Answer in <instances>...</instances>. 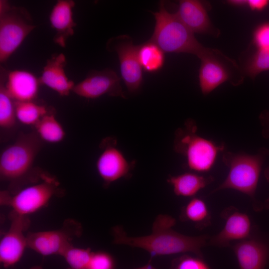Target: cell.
Wrapping results in <instances>:
<instances>
[{
    "mask_svg": "<svg viewBox=\"0 0 269 269\" xmlns=\"http://www.w3.org/2000/svg\"><path fill=\"white\" fill-rule=\"evenodd\" d=\"M259 119L262 127V135L264 138L269 139V111H263Z\"/></svg>",
    "mask_w": 269,
    "mask_h": 269,
    "instance_id": "31",
    "label": "cell"
},
{
    "mask_svg": "<svg viewBox=\"0 0 269 269\" xmlns=\"http://www.w3.org/2000/svg\"><path fill=\"white\" fill-rule=\"evenodd\" d=\"M36 26L26 8L0 0V63L7 61Z\"/></svg>",
    "mask_w": 269,
    "mask_h": 269,
    "instance_id": "6",
    "label": "cell"
},
{
    "mask_svg": "<svg viewBox=\"0 0 269 269\" xmlns=\"http://www.w3.org/2000/svg\"><path fill=\"white\" fill-rule=\"evenodd\" d=\"M92 253L90 248H77L71 244L60 256L64 258L71 269H88Z\"/></svg>",
    "mask_w": 269,
    "mask_h": 269,
    "instance_id": "26",
    "label": "cell"
},
{
    "mask_svg": "<svg viewBox=\"0 0 269 269\" xmlns=\"http://www.w3.org/2000/svg\"><path fill=\"white\" fill-rule=\"evenodd\" d=\"M225 224L222 230L210 239V245L217 247L230 246L233 241H241L251 236V221L249 216L235 208H229L223 212Z\"/></svg>",
    "mask_w": 269,
    "mask_h": 269,
    "instance_id": "14",
    "label": "cell"
},
{
    "mask_svg": "<svg viewBox=\"0 0 269 269\" xmlns=\"http://www.w3.org/2000/svg\"><path fill=\"white\" fill-rule=\"evenodd\" d=\"M199 71V83L202 93L207 95L223 83L232 80L227 62L231 59L219 50L211 49L202 57Z\"/></svg>",
    "mask_w": 269,
    "mask_h": 269,
    "instance_id": "13",
    "label": "cell"
},
{
    "mask_svg": "<svg viewBox=\"0 0 269 269\" xmlns=\"http://www.w3.org/2000/svg\"><path fill=\"white\" fill-rule=\"evenodd\" d=\"M80 223L72 219L64 221L60 229L38 232H29L26 234L27 247L47 256L61 255L72 244V241L82 234Z\"/></svg>",
    "mask_w": 269,
    "mask_h": 269,
    "instance_id": "8",
    "label": "cell"
},
{
    "mask_svg": "<svg viewBox=\"0 0 269 269\" xmlns=\"http://www.w3.org/2000/svg\"><path fill=\"white\" fill-rule=\"evenodd\" d=\"M269 156V149L260 148L254 154L244 152L224 151L222 161L229 169L224 181L211 193L226 189L237 190L255 200L262 167Z\"/></svg>",
    "mask_w": 269,
    "mask_h": 269,
    "instance_id": "5",
    "label": "cell"
},
{
    "mask_svg": "<svg viewBox=\"0 0 269 269\" xmlns=\"http://www.w3.org/2000/svg\"><path fill=\"white\" fill-rule=\"evenodd\" d=\"M70 269V268H68V269Z\"/></svg>",
    "mask_w": 269,
    "mask_h": 269,
    "instance_id": "38",
    "label": "cell"
},
{
    "mask_svg": "<svg viewBox=\"0 0 269 269\" xmlns=\"http://www.w3.org/2000/svg\"><path fill=\"white\" fill-rule=\"evenodd\" d=\"M180 220L194 223L198 228L207 227L211 223V215L205 202L200 198L193 197L181 210Z\"/></svg>",
    "mask_w": 269,
    "mask_h": 269,
    "instance_id": "23",
    "label": "cell"
},
{
    "mask_svg": "<svg viewBox=\"0 0 269 269\" xmlns=\"http://www.w3.org/2000/svg\"><path fill=\"white\" fill-rule=\"evenodd\" d=\"M240 269H265L269 246L262 239L250 237L232 246Z\"/></svg>",
    "mask_w": 269,
    "mask_h": 269,
    "instance_id": "16",
    "label": "cell"
},
{
    "mask_svg": "<svg viewBox=\"0 0 269 269\" xmlns=\"http://www.w3.org/2000/svg\"><path fill=\"white\" fill-rule=\"evenodd\" d=\"M175 224L176 220L172 216L158 215L153 223L152 233L138 237L128 236L122 227L115 226L112 229L113 243L143 249L151 258L185 253H192L203 258L201 249L205 246L208 237L206 235L189 236L180 234L172 229Z\"/></svg>",
    "mask_w": 269,
    "mask_h": 269,
    "instance_id": "1",
    "label": "cell"
},
{
    "mask_svg": "<svg viewBox=\"0 0 269 269\" xmlns=\"http://www.w3.org/2000/svg\"><path fill=\"white\" fill-rule=\"evenodd\" d=\"M264 173L266 180L269 182V165L265 169Z\"/></svg>",
    "mask_w": 269,
    "mask_h": 269,
    "instance_id": "36",
    "label": "cell"
},
{
    "mask_svg": "<svg viewBox=\"0 0 269 269\" xmlns=\"http://www.w3.org/2000/svg\"><path fill=\"white\" fill-rule=\"evenodd\" d=\"M35 132L43 141L50 143L62 141L66 133L52 111L44 116L34 126Z\"/></svg>",
    "mask_w": 269,
    "mask_h": 269,
    "instance_id": "22",
    "label": "cell"
},
{
    "mask_svg": "<svg viewBox=\"0 0 269 269\" xmlns=\"http://www.w3.org/2000/svg\"><path fill=\"white\" fill-rule=\"evenodd\" d=\"M264 209H269V197L264 202L257 205L256 210H262Z\"/></svg>",
    "mask_w": 269,
    "mask_h": 269,
    "instance_id": "34",
    "label": "cell"
},
{
    "mask_svg": "<svg viewBox=\"0 0 269 269\" xmlns=\"http://www.w3.org/2000/svg\"><path fill=\"white\" fill-rule=\"evenodd\" d=\"M269 70V49H257L246 62L244 71L251 78Z\"/></svg>",
    "mask_w": 269,
    "mask_h": 269,
    "instance_id": "27",
    "label": "cell"
},
{
    "mask_svg": "<svg viewBox=\"0 0 269 269\" xmlns=\"http://www.w3.org/2000/svg\"><path fill=\"white\" fill-rule=\"evenodd\" d=\"M15 101L7 93L3 79L0 77V127L10 129L16 121Z\"/></svg>",
    "mask_w": 269,
    "mask_h": 269,
    "instance_id": "25",
    "label": "cell"
},
{
    "mask_svg": "<svg viewBox=\"0 0 269 269\" xmlns=\"http://www.w3.org/2000/svg\"><path fill=\"white\" fill-rule=\"evenodd\" d=\"M214 178L194 172H186L177 175H169L167 182L178 196L191 197L212 182Z\"/></svg>",
    "mask_w": 269,
    "mask_h": 269,
    "instance_id": "20",
    "label": "cell"
},
{
    "mask_svg": "<svg viewBox=\"0 0 269 269\" xmlns=\"http://www.w3.org/2000/svg\"><path fill=\"white\" fill-rule=\"evenodd\" d=\"M138 45L133 44L132 38L123 35L110 39L107 49L115 51L119 58L122 79L128 91L137 92L143 83L142 69L137 57Z\"/></svg>",
    "mask_w": 269,
    "mask_h": 269,
    "instance_id": "9",
    "label": "cell"
},
{
    "mask_svg": "<svg viewBox=\"0 0 269 269\" xmlns=\"http://www.w3.org/2000/svg\"><path fill=\"white\" fill-rule=\"evenodd\" d=\"M269 4L268 0H247V5L254 11H260L265 9Z\"/></svg>",
    "mask_w": 269,
    "mask_h": 269,
    "instance_id": "32",
    "label": "cell"
},
{
    "mask_svg": "<svg viewBox=\"0 0 269 269\" xmlns=\"http://www.w3.org/2000/svg\"><path fill=\"white\" fill-rule=\"evenodd\" d=\"M66 64L64 54L52 55L47 60L39 78L41 85L46 86L61 96H68L75 84L66 76L64 70Z\"/></svg>",
    "mask_w": 269,
    "mask_h": 269,
    "instance_id": "18",
    "label": "cell"
},
{
    "mask_svg": "<svg viewBox=\"0 0 269 269\" xmlns=\"http://www.w3.org/2000/svg\"><path fill=\"white\" fill-rule=\"evenodd\" d=\"M62 195L58 181L46 174L41 182L23 187L14 194L1 191L0 203L18 214L28 216L46 206L53 197Z\"/></svg>",
    "mask_w": 269,
    "mask_h": 269,
    "instance_id": "7",
    "label": "cell"
},
{
    "mask_svg": "<svg viewBox=\"0 0 269 269\" xmlns=\"http://www.w3.org/2000/svg\"><path fill=\"white\" fill-rule=\"evenodd\" d=\"M102 151L96 163L97 172L105 187L130 175L133 163L130 162L117 146L112 138L105 139L101 143Z\"/></svg>",
    "mask_w": 269,
    "mask_h": 269,
    "instance_id": "12",
    "label": "cell"
},
{
    "mask_svg": "<svg viewBox=\"0 0 269 269\" xmlns=\"http://www.w3.org/2000/svg\"><path fill=\"white\" fill-rule=\"evenodd\" d=\"M0 75L7 93L15 102L34 101L37 97L41 84L39 78L32 73L22 70L7 71L1 67Z\"/></svg>",
    "mask_w": 269,
    "mask_h": 269,
    "instance_id": "15",
    "label": "cell"
},
{
    "mask_svg": "<svg viewBox=\"0 0 269 269\" xmlns=\"http://www.w3.org/2000/svg\"><path fill=\"white\" fill-rule=\"evenodd\" d=\"M30 269H43L41 266H35L31 267Z\"/></svg>",
    "mask_w": 269,
    "mask_h": 269,
    "instance_id": "37",
    "label": "cell"
},
{
    "mask_svg": "<svg viewBox=\"0 0 269 269\" xmlns=\"http://www.w3.org/2000/svg\"><path fill=\"white\" fill-rule=\"evenodd\" d=\"M155 24L149 40L164 52L187 53L199 58L207 54L211 48L204 47L179 19L175 13L168 12L163 1L159 3L158 11L153 12Z\"/></svg>",
    "mask_w": 269,
    "mask_h": 269,
    "instance_id": "3",
    "label": "cell"
},
{
    "mask_svg": "<svg viewBox=\"0 0 269 269\" xmlns=\"http://www.w3.org/2000/svg\"><path fill=\"white\" fill-rule=\"evenodd\" d=\"M72 92L89 99H97L104 95L126 98L121 85V78L111 69L91 71L84 80L75 85Z\"/></svg>",
    "mask_w": 269,
    "mask_h": 269,
    "instance_id": "11",
    "label": "cell"
},
{
    "mask_svg": "<svg viewBox=\"0 0 269 269\" xmlns=\"http://www.w3.org/2000/svg\"><path fill=\"white\" fill-rule=\"evenodd\" d=\"M42 140L35 132L20 134L14 143L5 147L0 156V177L9 184L10 194L22 189L30 179L34 160L40 151Z\"/></svg>",
    "mask_w": 269,
    "mask_h": 269,
    "instance_id": "2",
    "label": "cell"
},
{
    "mask_svg": "<svg viewBox=\"0 0 269 269\" xmlns=\"http://www.w3.org/2000/svg\"><path fill=\"white\" fill-rule=\"evenodd\" d=\"M135 269H158L155 267H154V266H153L150 262L148 263L147 264L143 266H141V267H138V268H137Z\"/></svg>",
    "mask_w": 269,
    "mask_h": 269,
    "instance_id": "35",
    "label": "cell"
},
{
    "mask_svg": "<svg viewBox=\"0 0 269 269\" xmlns=\"http://www.w3.org/2000/svg\"><path fill=\"white\" fill-rule=\"evenodd\" d=\"M137 57L142 70L150 73L160 70L165 61L164 52L149 40L138 45Z\"/></svg>",
    "mask_w": 269,
    "mask_h": 269,
    "instance_id": "21",
    "label": "cell"
},
{
    "mask_svg": "<svg viewBox=\"0 0 269 269\" xmlns=\"http://www.w3.org/2000/svg\"><path fill=\"white\" fill-rule=\"evenodd\" d=\"M253 42L257 49H269V22L256 28L253 33Z\"/></svg>",
    "mask_w": 269,
    "mask_h": 269,
    "instance_id": "30",
    "label": "cell"
},
{
    "mask_svg": "<svg viewBox=\"0 0 269 269\" xmlns=\"http://www.w3.org/2000/svg\"><path fill=\"white\" fill-rule=\"evenodd\" d=\"M169 269H211L202 257L183 255L174 259Z\"/></svg>",
    "mask_w": 269,
    "mask_h": 269,
    "instance_id": "28",
    "label": "cell"
},
{
    "mask_svg": "<svg viewBox=\"0 0 269 269\" xmlns=\"http://www.w3.org/2000/svg\"><path fill=\"white\" fill-rule=\"evenodd\" d=\"M115 261L112 255L107 252H93L88 269H114Z\"/></svg>",
    "mask_w": 269,
    "mask_h": 269,
    "instance_id": "29",
    "label": "cell"
},
{
    "mask_svg": "<svg viewBox=\"0 0 269 269\" xmlns=\"http://www.w3.org/2000/svg\"><path fill=\"white\" fill-rule=\"evenodd\" d=\"M175 14L194 34H216L217 30L212 24L205 5L200 0H180Z\"/></svg>",
    "mask_w": 269,
    "mask_h": 269,
    "instance_id": "17",
    "label": "cell"
},
{
    "mask_svg": "<svg viewBox=\"0 0 269 269\" xmlns=\"http://www.w3.org/2000/svg\"><path fill=\"white\" fill-rule=\"evenodd\" d=\"M15 105L17 120L26 125L34 126L50 111L46 106L34 101L15 102Z\"/></svg>",
    "mask_w": 269,
    "mask_h": 269,
    "instance_id": "24",
    "label": "cell"
},
{
    "mask_svg": "<svg viewBox=\"0 0 269 269\" xmlns=\"http://www.w3.org/2000/svg\"><path fill=\"white\" fill-rule=\"evenodd\" d=\"M225 148L224 143H219L198 134L196 123L191 119H187L183 127L175 132L174 150L185 158L186 167L192 172L210 171Z\"/></svg>",
    "mask_w": 269,
    "mask_h": 269,
    "instance_id": "4",
    "label": "cell"
},
{
    "mask_svg": "<svg viewBox=\"0 0 269 269\" xmlns=\"http://www.w3.org/2000/svg\"><path fill=\"white\" fill-rule=\"evenodd\" d=\"M75 5L73 0H58L49 15L51 26L56 31L54 42L62 47L66 46L68 38L74 34V28L77 24L73 17Z\"/></svg>",
    "mask_w": 269,
    "mask_h": 269,
    "instance_id": "19",
    "label": "cell"
},
{
    "mask_svg": "<svg viewBox=\"0 0 269 269\" xmlns=\"http://www.w3.org/2000/svg\"><path fill=\"white\" fill-rule=\"evenodd\" d=\"M10 225L0 242V262L7 268L16 264L27 247L24 232L30 226L28 216L18 214L11 211L9 214Z\"/></svg>",
    "mask_w": 269,
    "mask_h": 269,
    "instance_id": "10",
    "label": "cell"
},
{
    "mask_svg": "<svg viewBox=\"0 0 269 269\" xmlns=\"http://www.w3.org/2000/svg\"><path fill=\"white\" fill-rule=\"evenodd\" d=\"M227 2L230 5L238 7L244 6L247 4V0H228Z\"/></svg>",
    "mask_w": 269,
    "mask_h": 269,
    "instance_id": "33",
    "label": "cell"
}]
</instances>
